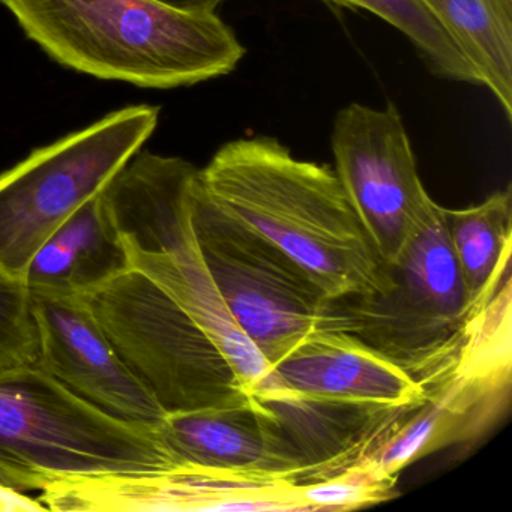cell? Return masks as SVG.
<instances>
[{
	"label": "cell",
	"mask_w": 512,
	"mask_h": 512,
	"mask_svg": "<svg viewBox=\"0 0 512 512\" xmlns=\"http://www.w3.org/2000/svg\"><path fill=\"white\" fill-rule=\"evenodd\" d=\"M395 479L362 461L331 478L295 485V494L304 511L362 508L391 499Z\"/></svg>",
	"instance_id": "obj_20"
},
{
	"label": "cell",
	"mask_w": 512,
	"mask_h": 512,
	"mask_svg": "<svg viewBox=\"0 0 512 512\" xmlns=\"http://www.w3.org/2000/svg\"><path fill=\"white\" fill-rule=\"evenodd\" d=\"M262 389L362 406H416L427 398L424 386L400 365L344 331L310 335L272 365Z\"/></svg>",
	"instance_id": "obj_14"
},
{
	"label": "cell",
	"mask_w": 512,
	"mask_h": 512,
	"mask_svg": "<svg viewBox=\"0 0 512 512\" xmlns=\"http://www.w3.org/2000/svg\"><path fill=\"white\" fill-rule=\"evenodd\" d=\"M197 184L206 199L268 239L332 299L385 289V265L331 167L299 160L274 137L226 143Z\"/></svg>",
	"instance_id": "obj_1"
},
{
	"label": "cell",
	"mask_w": 512,
	"mask_h": 512,
	"mask_svg": "<svg viewBox=\"0 0 512 512\" xmlns=\"http://www.w3.org/2000/svg\"><path fill=\"white\" fill-rule=\"evenodd\" d=\"M161 4L169 5L176 10L188 11V13H215L224 0H158Z\"/></svg>",
	"instance_id": "obj_23"
},
{
	"label": "cell",
	"mask_w": 512,
	"mask_h": 512,
	"mask_svg": "<svg viewBox=\"0 0 512 512\" xmlns=\"http://www.w3.org/2000/svg\"><path fill=\"white\" fill-rule=\"evenodd\" d=\"M197 169L178 157L137 152L103 188L131 268L187 311L217 343L242 388L256 394L271 367L230 316L203 259L193 226Z\"/></svg>",
	"instance_id": "obj_3"
},
{
	"label": "cell",
	"mask_w": 512,
	"mask_h": 512,
	"mask_svg": "<svg viewBox=\"0 0 512 512\" xmlns=\"http://www.w3.org/2000/svg\"><path fill=\"white\" fill-rule=\"evenodd\" d=\"M191 206L197 241L221 299L269 367L316 332H350L337 299L280 248L212 205L197 176Z\"/></svg>",
	"instance_id": "obj_6"
},
{
	"label": "cell",
	"mask_w": 512,
	"mask_h": 512,
	"mask_svg": "<svg viewBox=\"0 0 512 512\" xmlns=\"http://www.w3.org/2000/svg\"><path fill=\"white\" fill-rule=\"evenodd\" d=\"M37 512L47 511L38 499L25 496L20 490L8 487L0 482V512Z\"/></svg>",
	"instance_id": "obj_22"
},
{
	"label": "cell",
	"mask_w": 512,
	"mask_h": 512,
	"mask_svg": "<svg viewBox=\"0 0 512 512\" xmlns=\"http://www.w3.org/2000/svg\"><path fill=\"white\" fill-rule=\"evenodd\" d=\"M335 175L383 265L397 262L436 211L397 107L353 103L332 128Z\"/></svg>",
	"instance_id": "obj_9"
},
{
	"label": "cell",
	"mask_w": 512,
	"mask_h": 512,
	"mask_svg": "<svg viewBox=\"0 0 512 512\" xmlns=\"http://www.w3.org/2000/svg\"><path fill=\"white\" fill-rule=\"evenodd\" d=\"M158 121L160 107H124L0 173V268L23 278L44 241L103 191L148 142Z\"/></svg>",
	"instance_id": "obj_7"
},
{
	"label": "cell",
	"mask_w": 512,
	"mask_h": 512,
	"mask_svg": "<svg viewBox=\"0 0 512 512\" xmlns=\"http://www.w3.org/2000/svg\"><path fill=\"white\" fill-rule=\"evenodd\" d=\"M509 385L511 361L466 347L454 370L425 388L427 398L397 422L365 463L397 478L412 461L478 436L502 412Z\"/></svg>",
	"instance_id": "obj_12"
},
{
	"label": "cell",
	"mask_w": 512,
	"mask_h": 512,
	"mask_svg": "<svg viewBox=\"0 0 512 512\" xmlns=\"http://www.w3.org/2000/svg\"><path fill=\"white\" fill-rule=\"evenodd\" d=\"M443 209L437 206L397 262L385 265V289L337 299L350 332L424 388L454 370L479 316L467 301Z\"/></svg>",
	"instance_id": "obj_5"
},
{
	"label": "cell",
	"mask_w": 512,
	"mask_h": 512,
	"mask_svg": "<svg viewBox=\"0 0 512 512\" xmlns=\"http://www.w3.org/2000/svg\"><path fill=\"white\" fill-rule=\"evenodd\" d=\"M355 4L356 8L370 11L400 31L434 76L452 82L481 85L475 68L424 0H355Z\"/></svg>",
	"instance_id": "obj_19"
},
{
	"label": "cell",
	"mask_w": 512,
	"mask_h": 512,
	"mask_svg": "<svg viewBox=\"0 0 512 512\" xmlns=\"http://www.w3.org/2000/svg\"><path fill=\"white\" fill-rule=\"evenodd\" d=\"M443 212L467 301L473 313L481 314L511 278V188L491 194L481 205Z\"/></svg>",
	"instance_id": "obj_17"
},
{
	"label": "cell",
	"mask_w": 512,
	"mask_h": 512,
	"mask_svg": "<svg viewBox=\"0 0 512 512\" xmlns=\"http://www.w3.org/2000/svg\"><path fill=\"white\" fill-rule=\"evenodd\" d=\"M38 362V331L25 280L0 268V373Z\"/></svg>",
	"instance_id": "obj_21"
},
{
	"label": "cell",
	"mask_w": 512,
	"mask_h": 512,
	"mask_svg": "<svg viewBox=\"0 0 512 512\" xmlns=\"http://www.w3.org/2000/svg\"><path fill=\"white\" fill-rule=\"evenodd\" d=\"M158 424L98 409L38 365L0 373V482L44 490L55 482L182 466Z\"/></svg>",
	"instance_id": "obj_4"
},
{
	"label": "cell",
	"mask_w": 512,
	"mask_h": 512,
	"mask_svg": "<svg viewBox=\"0 0 512 512\" xmlns=\"http://www.w3.org/2000/svg\"><path fill=\"white\" fill-rule=\"evenodd\" d=\"M82 298L164 412L224 406L248 394L208 332L142 272L130 269Z\"/></svg>",
	"instance_id": "obj_8"
},
{
	"label": "cell",
	"mask_w": 512,
	"mask_h": 512,
	"mask_svg": "<svg viewBox=\"0 0 512 512\" xmlns=\"http://www.w3.org/2000/svg\"><path fill=\"white\" fill-rule=\"evenodd\" d=\"M328 4L338 5V7L353 8L355 10V0H325Z\"/></svg>",
	"instance_id": "obj_24"
},
{
	"label": "cell",
	"mask_w": 512,
	"mask_h": 512,
	"mask_svg": "<svg viewBox=\"0 0 512 512\" xmlns=\"http://www.w3.org/2000/svg\"><path fill=\"white\" fill-rule=\"evenodd\" d=\"M29 40L62 67L146 89L232 73L245 47L215 13L158 0H0Z\"/></svg>",
	"instance_id": "obj_2"
},
{
	"label": "cell",
	"mask_w": 512,
	"mask_h": 512,
	"mask_svg": "<svg viewBox=\"0 0 512 512\" xmlns=\"http://www.w3.org/2000/svg\"><path fill=\"white\" fill-rule=\"evenodd\" d=\"M55 512L286 511L283 482L182 464L151 472L64 479L38 497Z\"/></svg>",
	"instance_id": "obj_10"
},
{
	"label": "cell",
	"mask_w": 512,
	"mask_h": 512,
	"mask_svg": "<svg viewBox=\"0 0 512 512\" xmlns=\"http://www.w3.org/2000/svg\"><path fill=\"white\" fill-rule=\"evenodd\" d=\"M253 395L269 407L295 451L301 464L298 484L331 478L362 463L415 407L314 400L280 389H262Z\"/></svg>",
	"instance_id": "obj_15"
},
{
	"label": "cell",
	"mask_w": 512,
	"mask_h": 512,
	"mask_svg": "<svg viewBox=\"0 0 512 512\" xmlns=\"http://www.w3.org/2000/svg\"><path fill=\"white\" fill-rule=\"evenodd\" d=\"M31 295L38 367L110 415L160 424L167 413L122 361L82 296Z\"/></svg>",
	"instance_id": "obj_11"
},
{
	"label": "cell",
	"mask_w": 512,
	"mask_h": 512,
	"mask_svg": "<svg viewBox=\"0 0 512 512\" xmlns=\"http://www.w3.org/2000/svg\"><path fill=\"white\" fill-rule=\"evenodd\" d=\"M161 436L185 464L298 484L301 464L269 407L253 394L224 406L167 413Z\"/></svg>",
	"instance_id": "obj_13"
},
{
	"label": "cell",
	"mask_w": 512,
	"mask_h": 512,
	"mask_svg": "<svg viewBox=\"0 0 512 512\" xmlns=\"http://www.w3.org/2000/svg\"><path fill=\"white\" fill-rule=\"evenodd\" d=\"M130 269L121 233L98 193L44 241L23 280L31 292L83 296Z\"/></svg>",
	"instance_id": "obj_16"
},
{
	"label": "cell",
	"mask_w": 512,
	"mask_h": 512,
	"mask_svg": "<svg viewBox=\"0 0 512 512\" xmlns=\"http://www.w3.org/2000/svg\"><path fill=\"white\" fill-rule=\"evenodd\" d=\"M512 119V0H424Z\"/></svg>",
	"instance_id": "obj_18"
}]
</instances>
